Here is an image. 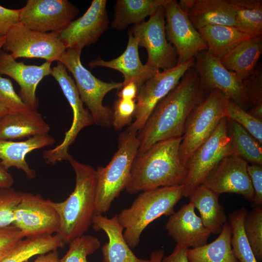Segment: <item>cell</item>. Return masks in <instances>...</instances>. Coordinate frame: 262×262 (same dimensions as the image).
Wrapping results in <instances>:
<instances>
[{
	"instance_id": "9",
	"label": "cell",
	"mask_w": 262,
	"mask_h": 262,
	"mask_svg": "<svg viewBox=\"0 0 262 262\" xmlns=\"http://www.w3.org/2000/svg\"><path fill=\"white\" fill-rule=\"evenodd\" d=\"M2 49L16 60L18 58H41L59 62L66 48L57 32L43 33L29 29L18 23L5 36Z\"/></svg>"
},
{
	"instance_id": "45",
	"label": "cell",
	"mask_w": 262,
	"mask_h": 262,
	"mask_svg": "<svg viewBox=\"0 0 262 262\" xmlns=\"http://www.w3.org/2000/svg\"><path fill=\"white\" fill-rule=\"evenodd\" d=\"M188 248L176 245L172 253L164 257L161 262H189L186 256Z\"/></svg>"
},
{
	"instance_id": "4",
	"label": "cell",
	"mask_w": 262,
	"mask_h": 262,
	"mask_svg": "<svg viewBox=\"0 0 262 262\" xmlns=\"http://www.w3.org/2000/svg\"><path fill=\"white\" fill-rule=\"evenodd\" d=\"M183 197L181 185L162 187L142 192L131 206L117 215L124 237L131 249L140 243L141 235L151 222L163 215L170 216Z\"/></svg>"
},
{
	"instance_id": "12",
	"label": "cell",
	"mask_w": 262,
	"mask_h": 262,
	"mask_svg": "<svg viewBox=\"0 0 262 262\" xmlns=\"http://www.w3.org/2000/svg\"><path fill=\"white\" fill-rule=\"evenodd\" d=\"M195 58L162 72L157 71L139 87L135 99V120L126 131L137 133L144 126L157 104L179 83L185 73L194 66Z\"/></svg>"
},
{
	"instance_id": "19",
	"label": "cell",
	"mask_w": 262,
	"mask_h": 262,
	"mask_svg": "<svg viewBox=\"0 0 262 262\" xmlns=\"http://www.w3.org/2000/svg\"><path fill=\"white\" fill-rule=\"evenodd\" d=\"M51 64L46 61L40 66L26 65L16 61L10 54L0 51V74L9 76L18 84L19 96L33 111H37V85L44 77L51 75Z\"/></svg>"
},
{
	"instance_id": "10",
	"label": "cell",
	"mask_w": 262,
	"mask_h": 262,
	"mask_svg": "<svg viewBox=\"0 0 262 262\" xmlns=\"http://www.w3.org/2000/svg\"><path fill=\"white\" fill-rule=\"evenodd\" d=\"M66 68L60 62L52 68L51 75L58 82L73 112V120L69 129L66 132L63 141L52 149L45 150L43 157L45 162L54 165L64 160L69 161L72 156L68 153L70 146L78 133L85 127L94 124L91 115L84 108L74 81L68 75Z\"/></svg>"
},
{
	"instance_id": "11",
	"label": "cell",
	"mask_w": 262,
	"mask_h": 262,
	"mask_svg": "<svg viewBox=\"0 0 262 262\" xmlns=\"http://www.w3.org/2000/svg\"><path fill=\"white\" fill-rule=\"evenodd\" d=\"M164 5L150 16L147 21L134 24L129 30L139 47L145 48L147 51L146 65L156 71L166 70L178 64L177 51L166 37Z\"/></svg>"
},
{
	"instance_id": "20",
	"label": "cell",
	"mask_w": 262,
	"mask_h": 262,
	"mask_svg": "<svg viewBox=\"0 0 262 262\" xmlns=\"http://www.w3.org/2000/svg\"><path fill=\"white\" fill-rule=\"evenodd\" d=\"M189 201L169 216L165 224L168 235L177 244L188 248L207 244L211 233L204 226Z\"/></svg>"
},
{
	"instance_id": "7",
	"label": "cell",
	"mask_w": 262,
	"mask_h": 262,
	"mask_svg": "<svg viewBox=\"0 0 262 262\" xmlns=\"http://www.w3.org/2000/svg\"><path fill=\"white\" fill-rule=\"evenodd\" d=\"M226 98L219 91L212 90L188 116L179 148L180 158L185 166L195 151L214 132L222 119L226 117Z\"/></svg>"
},
{
	"instance_id": "1",
	"label": "cell",
	"mask_w": 262,
	"mask_h": 262,
	"mask_svg": "<svg viewBox=\"0 0 262 262\" xmlns=\"http://www.w3.org/2000/svg\"><path fill=\"white\" fill-rule=\"evenodd\" d=\"M204 91L193 66L178 85L157 104L139 131L137 154L158 142L182 137L187 118L204 99Z\"/></svg>"
},
{
	"instance_id": "16",
	"label": "cell",
	"mask_w": 262,
	"mask_h": 262,
	"mask_svg": "<svg viewBox=\"0 0 262 262\" xmlns=\"http://www.w3.org/2000/svg\"><path fill=\"white\" fill-rule=\"evenodd\" d=\"M195 58L194 67L204 91L217 90L245 110L248 108L242 82L234 72L225 67L220 59L213 57L207 50L199 52Z\"/></svg>"
},
{
	"instance_id": "5",
	"label": "cell",
	"mask_w": 262,
	"mask_h": 262,
	"mask_svg": "<svg viewBox=\"0 0 262 262\" xmlns=\"http://www.w3.org/2000/svg\"><path fill=\"white\" fill-rule=\"evenodd\" d=\"M139 146L137 133L125 131L120 134L118 149L109 164L96 170L95 214L108 211L114 200L125 189Z\"/></svg>"
},
{
	"instance_id": "6",
	"label": "cell",
	"mask_w": 262,
	"mask_h": 262,
	"mask_svg": "<svg viewBox=\"0 0 262 262\" xmlns=\"http://www.w3.org/2000/svg\"><path fill=\"white\" fill-rule=\"evenodd\" d=\"M81 52L67 49L59 62L72 73L80 98L88 107L94 124L109 127L112 125L113 110L103 105V100L110 91L121 89L122 82H104L95 77L82 65Z\"/></svg>"
},
{
	"instance_id": "39",
	"label": "cell",
	"mask_w": 262,
	"mask_h": 262,
	"mask_svg": "<svg viewBox=\"0 0 262 262\" xmlns=\"http://www.w3.org/2000/svg\"><path fill=\"white\" fill-rule=\"evenodd\" d=\"M22 192L12 187L0 189V228L12 225Z\"/></svg>"
},
{
	"instance_id": "50",
	"label": "cell",
	"mask_w": 262,
	"mask_h": 262,
	"mask_svg": "<svg viewBox=\"0 0 262 262\" xmlns=\"http://www.w3.org/2000/svg\"><path fill=\"white\" fill-rule=\"evenodd\" d=\"M164 257V251L163 249H155L151 252L149 262H161Z\"/></svg>"
},
{
	"instance_id": "13",
	"label": "cell",
	"mask_w": 262,
	"mask_h": 262,
	"mask_svg": "<svg viewBox=\"0 0 262 262\" xmlns=\"http://www.w3.org/2000/svg\"><path fill=\"white\" fill-rule=\"evenodd\" d=\"M166 39L175 48L178 64L195 58L200 52L207 50V43L193 25L176 0H167L164 5Z\"/></svg>"
},
{
	"instance_id": "21",
	"label": "cell",
	"mask_w": 262,
	"mask_h": 262,
	"mask_svg": "<svg viewBox=\"0 0 262 262\" xmlns=\"http://www.w3.org/2000/svg\"><path fill=\"white\" fill-rule=\"evenodd\" d=\"M178 3L197 30L218 25L238 28L229 0H180Z\"/></svg>"
},
{
	"instance_id": "34",
	"label": "cell",
	"mask_w": 262,
	"mask_h": 262,
	"mask_svg": "<svg viewBox=\"0 0 262 262\" xmlns=\"http://www.w3.org/2000/svg\"><path fill=\"white\" fill-rule=\"evenodd\" d=\"M247 212L242 207L229 214L232 230L231 246L233 253L239 262H258L253 253L244 229V220Z\"/></svg>"
},
{
	"instance_id": "49",
	"label": "cell",
	"mask_w": 262,
	"mask_h": 262,
	"mask_svg": "<svg viewBox=\"0 0 262 262\" xmlns=\"http://www.w3.org/2000/svg\"><path fill=\"white\" fill-rule=\"evenodd\" d=\"M247 112L255 118L262 121V103L250 108Z\"/></svg>"
},
{
	"instance_id": "22",
	"label": "cell",
	"mask_w": 262,
	"mask_h": 262,
	"mask_svg": "<svg viewBox=\"0 0 262 262\" xmlns=\"http://www.w3.org/2000/svg\"><path fill=\"white\" fill-rule=\"evenodd\" d=\"M128 34V44L121 55L109 61L103 60L98 57L91 61L89 63V66L91 68L105 67L116 70L123 76V86L133 82L139 88L143 83L158 71L148 67L146 64L143 65L139 55L137 41L130 31Z\"/></svg>"
},
{
	"instance_id": "42",
	"label": "cell",
	"mask_w": 262,
	"mask_h": 262,
	"mask_svg": "<svg viewBox=\"0 0 262 262\" xmlns=\"http://www.w3.org/2000/svg\"><path fill=\"white\" fill-rule=\"evenodd\" d=\"M24 238L21 231L13 225L0 228V262Z\"/></svg>"
},
{
	"instance_id": "46",
	"label": "cell",
	"mask_w": 262,
	"mask_h": 262,
	"mask_svg": "<svg viewBox=\"0 0 262 262\" xmlns=\"http://www.w3.org/2000/svg\"><path fill=\"white\" fill-rule=\"evenodd\" d=\"M139 87L134 82H131L122 86L117 93L118 98L124 99L135 100Z\"/></svg>"
},
{
	"instance_id": "36",
	"label": "cell",
	"mask_w": 262,
	"mask_h": 262,
	"mask_svg": "<svg viewBox=\"0 0 262 262\" xmlns=\"http://www.w3.org/2000/svg\"><path fill=\"white\" fill-rule=\"evenodd\" d=\"M68 244L67 251L59 259V262H88L87 256L97 251L101 243L95 236L83 234L74 239Z\"/></svg>"
},
{
	"instance_id": "47",
	"label": "cell",
	"mask_w": 262,
	"mask_h": 262,
	"mask_svg": "<svg viewBox=\"0 0 262 262\" xmlns=\"http://www.w3.org/2000/svg\"><path fill=\"white\" fill-rule=\"evenodd\" d=\"M0 162V189L11 187L14 179Z\"/></svg>"
},
{
	"instance_id": "28",
	"label": "cell",
	"mask_w": 262,
	"mask_h": 262,
	"mask_svg": "<svg viewBox=\"0 0 262 262\" xmlns=\"http://www.w3.org/2000/svg\"><path fill=\"white\" fill-rule=\"evenodd\" d=\"M198 31L207 43V51L218 59L240 43L254 37L238 28L225 25H210Z\"/></svg>"
},
{
	"instance_id": "51",
	"label": "cell",
	"mask_w": 262,
	"mask_h": 262,
	"mask_svg": "<svg viewBox=\"0 0 262 262\" xmlns=\"http://www.w3.org/2000/svg\"><path fill=\"white\" fill-rule=\"evenodd\" d=\"M9 113L5 109L0 107V122L3 118Z\"/></svg>"
},
{
	"instance_id": "38",
	"label": "cell",
	"mask_w": 262,
	"mask_h": 262,
	"mask_svg": "<svg viewBox=\"0 0 262 262\" xmlns=\"http://www.w3.org/2000/svg\"><path fill=\"white\" fill-rule=\"evenodd\" d=\"M0 107L9 113H22L30 110L13 87L11 81L0 74Z\"/></svg>"
},
{
	"instance_id": "24",
	"label": "cell",
	"mask_w": 262,
	"mask_h": 262,
	"mask_svg": "<svg viewBox=\"0 0 262 262\" xmlns=\"http://www.w3.org/2000/svg\"><path fill=\"white\" fill-rule=\"evenodd\" d=\"M55 142L48 134L33 136L21 141L0 139V163L6 169L15 167L22 170L28 179H33L36 172L29 166L26 160V155L34 150L51 146Z\"/></svg>"
},
{
	"instance_id": "35",
	"label": "cell",
	"mask_w": 262,
	"mask_h": 262,
	"mask_svg": "<svg viewBox=\"0 0 262 262\" xmlns=\"http://www.w3.org/2000/svg\"><path fill=\"white\" fill-rule=\"evenodd\" d=\"M246 236L258 262L262 261V208L254 207L244 220Z\"/></svg>"
},
{
	"instance_id": "30",
	"label": "cell",
	"mask_w": 262,
	"mask_h": 262,
	"mask_svg": "<svg viewBox=\"0 0 262 262\" xmlns=\"http://www.w3.org/2000/svg\"><path fill=\"white\" fill-rule=\"evenodd\" d=\"M232 230L227 222L218 236L212 242L188 248L186 256L189 262H239L231 246Z\"/></svg>"
},
{
	"instance_id": "29",
	"label": "cell",
	"mask_w": 262,
	"mask_h": 262,
	"mask_svg": "<svg viewBox=\"0 0 262 262\" xmlns=\"http://www.w3.org/2000/svg\"><path fill=\"white\" fill-rule=\"evenodd\" d=\"M167 0H117L111 27L122 31L131 24L140 23L153 14Z\"/></svg>"
},
{
	"instance_id": "52",
	"label": "cell",
	"mask_w": 262,
	"mask_h": 262,
	"mask_svg": "<svg viewBox=\"0 0 262 262\" xmlns=\"http://www.w3.org/2000/svg\"><path fill=\"white\" fill-rule=\"evenodd\" d=\"M5 41V36H0V51L2 48L3 46Z\"/></svg>"
},
{
	"instance_id": "53",
	"label": "cell",
	"mask_w": 262,
	"mask_h": 262,
	"mask_svg": "<svg viewBox=\"0 0 262 262\" xmlns=\"http://www.w3.org/2000/svg\"><path fill=\"white\" fill-rule=\"evenodd\" d=\"M103 262V261H101V262Z\"/></svg>"
},
{
	"instance_id": "44",
	"label": "cell",
	"mask_w": 262,
	"mask_h": 262,
	"mask_svg": "<svg viewBox=\"0 0 262 262\" xmlns=\"http://www.w3.org/2000/svg\"><path fill=\"white\" fill-rule=\"evenodd\" d=\"M20 9H11L0 5V36H5L10 29L19 23Z\"/></svg>"
},
{
	"instance_id": "37",
	"label": "cell",
	"mask_w": 262,
	"mask_h": 262,
	"mask_svg": "<svg viewBox=\"0 0 262 262\" xmlns=\"http://www.w3.org/2000/svg\"><path fill=\"white\" fill-rule=\"evenodd\" d=\"M225 106L226 117L236 122L262 145V121L253 117L244 109L227 98Z\"/></svg>"
},
{
	"instance_id": "26",
	"label": "cell",
	"mask_w": 262,
	"mask_h": 262,
	"mask_svg": "<svg viewBox=\"0 0 262 262\" xmlns=\"http://www.w3.org/2000/svg\"><path fill=\"white\" fill-rule=\"evenodd\" d=\"M262 53V36L251 37L240 43L220 59L222 64L235 73L241 82L256 68Z\"/></svg>"
},
{
	"instance_id": "23",
	"label": "cell",
	"mask_w": 262,
	"mask_h": 262,
	"mask_svg": "<svg viewBox=\"0 0 262 262\" xmlns=\"http://www.w3.org/2000/svg\"><path fill=\"white\" fill-rule=\"evenodd\" d=\"M92 226L97 231L103 230L108 238L101 247L104 262H149V260L140 259L133 253L124 237V229L117 214L111 218L95 214Z\"/></svg>"
},
{
	"instance_id": "41",
	"label": "cell",
	"mask_w": 262,
	"mask_h": 262,
	"mask_svg": "<svg viewBox=\"0 0 262 262\" xmlns=\"http://www.w3.org/2000/svg\"><path fill=\"white\" fill-rule=\"evenodd\" d=\"M248 108L262 103V65L242 81Z\"/></svg>"
},
{
	"instance_id": "40",
	"label": "cell",
	"mask_w": 262,
	"mask_h": 262,
	"mask_svg": "<svg viewBox=\"0 0 262 262\" xmlns=\"http://www.w3.org/2000/svg\"><path fill=\"white\" fill-rule=\"evenodd\" d=\"M136 109L135 100L118 98L114 104L112 125L117 131L126 125H130L134 118Z\"/></svg>"
},
{
	"instance_id": "48",
	"label": "cell",
	"mask_w": 262,
	"mask_h": 262,
	"mask_svg": "<svg viewBox=\"0 0 262 262\" xmlns=\"http://www.w3.org/2000/svg\"><path fill=\"white\" fill-rule=\"evenodd\" d=\"M59 259L57 250H54L38 255L37 258L33 262L28 260L24 262H59Z\"/></svg>"
},
{
	"instance_id": "15",
	"label": "cell",
	"mask_w": 262,
	"mask_h": 262,
	"mask_svg": "<svg viewBox=\"0 0 262 262\" xmlns=\"http://www.w3.org/2000/svg\"><path fill=\"white\" fill-rule=\"evenodd\" d=\"M67 0H28L20 9L19 23L33 30L59 33L78 14Z\"/></svg>"
},
{
	"instance_id": "18",
	"label": "cell",
	"mask_w": 262,
	"mask_h": 262,
	"mask_svg": "<svg viewBox=\"0 0 262 262\" xmlns=\"http://www.w3.org/2000/svg\"><path fill=\"white\" fill-rule=\"evenodd\" d=\"M247 165L235 153L230 155L209 173L202 184L219 196L224 193L238 194L251 203L254 193Z\"/></svg>"
},
{
	"instance_id": "27",
	"label": "cell",
	"mask_w": 262,
	"mask_h": 262,
	"mask_svg": "<svg viewBox=\"0 0 262 262\" xmlns=\"http://www.w3.org/2000/svg\"><path fill=\"white\" fill-rule=\"evenodd\" d=\"M219 196L201 184L188 197L195 208L199 212L204 226L214 234H219L227 216L223 206L219 202Z\"/></svg>"
},
{
	"instance_id": "32",
	"label": "cell",
	"mask_w": 262,
	"mask_h": 262,
	"mask_svg": "<svg viewBox=\"0 0 262 262\" xmlns=\"http://www.w3.org/2000/svg\"><path fill=\"white\" fill-rule=\"evenodd\" d=\"M227 132L236 154L247 163L262 165V145L246 129L227 118Z\"/></svg>"
},
{
	"instance_id": "14",
	"label": "cell",
	"mask_w": 262,
	"mask_h": 262,
	"mask_svg": "<svg viewBox=\"0 0 262 262\" xmlns=\"http://www.w3.org/2000/svg\"><path fill=\"white\" fill-rule=\"evenodd\" d=\"M12 225L26 238L58 233L60 222L57 212L49 199H45L38 194L22 193L15 210Z\"/></svg>"
},
{
	"instance_id": "3",
	"label": "cell",
	"mask_w": 262,
	"mask_h": 262,
	"mask_svg": "<svg viewBox=\"0 0 262 262\" xmlns=\"http://www.w3.org/2000/svg\"><path fill=\"white\" fill-rule=\"evenodd\" d=\"M69 162L75 174L73 191L64 201L49 199L59 215L60 227L58 234L65 245L84 234L92 225L95 215L96 170L73 158Z\"/></svg>"
},
{
	"instance_id": "33",
	"label": "cell",
	"mask_w": 262,
	"mask_h": 262,
	"mask_svg": "<svg viewBox=\"0 0 262 262\" xmlns=\"http://www.w3.org/2000/svg\"><path fill=\"white\" fill-rule=\"evenodd\" d=\"M235 12L238 28L258 36L262 34V0H229Z\"/></svg>"
},
{
	"instance_id": "43",
	"label": "cell",
	"mask_w": 262,
	"mask_h": 262,
	"mask_svg": "<svg viewBox=\"0 0 262 262\" xmlns=\"http://www.w3.org/2000/svg\"><path fill=\"white\" fill-rule=\"evenodd\" d=\"M247 170L254 193L253 200L251 203L254 207L262 206V165L251 164L247 165Z\"/></svg>"
},
{
	"instance_id": "2",
	"label": "cell",
	"mask_w": 262,
	"mask_h": 262,
	"mask_svg": "<svg viewBox=\"0 0 262 262\" xmlns=\"http://www.w3.org/2000/svg\"><path fill=\"white\" fill-rule=\"evenodd\" d=\"M181 137L158 142L137 154L125 190L130 194L181 185L187 174L179 153Z\"/></svg>"
},
{
	"instance_id": "17",
	"label": "cell",
	"mask_w": 262,
	"mask_h": 262,
	"mask_svg": "<svg viewBox=\"0 0 262 262\" xmlns=\"http://www.w3.org/2000/svg\"><path fill=\"white\" fill-rule=\"evenodd\" d=\"M106 0H93L86 12L59 32L66 49L82 50L95 43L108 28Z\"/></svg>"
},
{
	"instance_id": "8",
	"label": "cell",
	"mask_w": 262,
	"mask_h": 262,
	"mask_svg": "<svg viewBox=\"0 0 262 262\" xmlns=\"http://www.w3.org/2000/svg\"><path fill=\"white\" fill-rule=\"evenodd\" d=\"M227 117L220 121L212 135L195 151L185 165L186 177L181 184L188 197L202 184L209 173L225 157L235 153L227 132Z\"/></svg>"
},
{
	"instance_id": "31",
	"label": "cell",
	"mask_w": 262,
	"mask_h": 262,
	"mask_svg": "<svg viewBox=\"0 0 262 262\" xmlns=\"http://www.w3.org/2000/svg\"><path fill=\"white\" fill-rule=\"evenodd\" d=\"M65 245L58 233L26 237L20 240L0 262H24L34 256L57 250Z\"/></svg>"
},
{
	"instance_id": "25",
	"label": "cell",
	"mask_w": 262,
	"mask_h": 262,
	"mask_svg": "<svg viewBox=\"0 0 262 262\" xmlns=\"http://www.w3.org/2000/svg\"><path fill=\"white\" fill-rule=\"evenodd\" d=\"M49 125L37 111L8 113L0 122V139L12 140L48 134Z\"/></svg>"
}]
</instances>
